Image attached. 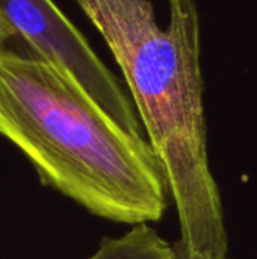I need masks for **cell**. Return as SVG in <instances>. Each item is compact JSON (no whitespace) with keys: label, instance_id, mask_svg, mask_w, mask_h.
I'll use <instances>...</instances> for the list:
<instances>
[{"label":"cell","instance_id":"cell-1","mask_svg":"<svg viewBox=\"0 0 257 259\" xmlns=\"http://www.w3.org/2000/svg\"><path fill=\"white\" fill-rule=\"evenodd\" d=\"M0 135L44 185L94 215L138 225L165 212L167 182L150 143L127 132L68 73L5 46Z\"/></svg>","mask_w":257,"mask_h":259},{"label":"cell","instance_id":"cell-2","mask_svg":"<svg viewBox=\"0 0 257 259\" xmlns=\"http://www.w3.org/2000/svg\"><path fill=\"white\" fill-rule=\"evenodd\" d=\"M112 52L161 164L191 253L227 256L223 205L206 143L200 18L192 0H168L161 27L150 0H74Z\"/></svg>","mask_w":257,"mask_h":259},{"label":"cell","instance_id":"cell-3","mask_svg":"<svg viewBox=\"0 0 257 259\" xmlns=\"http://www.w3.org/2000/svg\"><path fill=\"white\" fill-rule=\"evenodd\" d=\"M0 14L32 55L68 73L127 132L142 135L118 79L52 0H0Z\"/></svg>","mask_w":257,"mask_h":259},{"label":"cell","instance_id":"cell-4","mask_svg":"<svg viewBox=\"0 0 257 259\" xmlns=\"http://www.w3.org/2000/svg\"><path fill=\"white\" fill-rule=\"evenodd\" d=\"M88 259H177V255L174 246H170L153 228L138 223L120 238H105Z\"/></svg>","mask_w":257,"mask_h":259},{"label":"cell","instance_id":"cell-5","mask_svg":"<svg viewBox=\"0 0 257 259\" xmlns=\"http://www.w3.org/2000/svg\"><path fill=\"white\" fill-rule=\"evenodd\" d=\"M174 249H176V255L177 259H230L227 256H220V258H214V256H204V255H200V253H191L189 250H186L180 241H177L174 244Z\"/></svg>","mask_w":257,"mask_h":259},{"label":"cell","instance_id":"cell-6","mask_svg":"<svg viewBox=\"0 0 257 259\" xmlns=\"http://www.w3.org/2000/svg\"><path fill=\"white\" fill-rule=\"evenodd\" d=\"M15 36L14 29L8 24V21L3 18V15L0 14V47L6 46V42Z\"/></svg>","mask_w":257,"mask_h":259}]
</instances>
